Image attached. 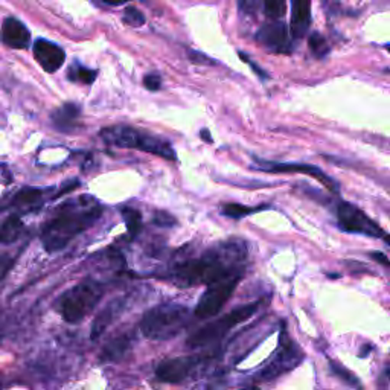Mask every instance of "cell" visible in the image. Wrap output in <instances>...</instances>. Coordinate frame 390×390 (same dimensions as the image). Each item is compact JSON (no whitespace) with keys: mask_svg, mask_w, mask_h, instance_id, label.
<instances>
[{"mask_svg":"<svg viewBox=\"0 0 390 390\" xmlns=\"http://www.w3.org/2000/svg\"><path fill=\"white\" fill-rule=\"evenodd\" d=\"M267 209V206H257V208H252V206H244V205H238V203H229V205H224L222 212L223 215L229 217V218H233V219H241L247 215L252 214H257L259 210H264Z\"/></svg>","mask_w":390,"mask_h":390,"instance_id":"44dd1931","label":"cell"},{"mask_svg":"<svg viewBox=\"0 0 390 390\" xmlns=\"http://www.w3.org/2000/svg\"><path fill=\"white\" fill-rule=\"evenodd\" d=\"M338 227L347 233H360L370 236V238H383L389 244V236L384 229L377 224L366 212H363L352 203L342 201L337 208Z\"/></svg>","mask_w":390,"mask_h":390,"instance_id":"ba28073f","label":"cell"},{"mask_svg":"<svg viewBox=\"0 0 390 390\" xmlns=\"http://www.w3.org/2000/svg\"><path fill=\"white\" fill-rule=\"evenodd\" d=\"M285 2L287 0H264L266 14L273 20H279L285 14Z\"/></svg>","mask_w":390,"mask_h":390,"instance_id":"484cf974","label":"cell"},{"mask_svg":"<svg viewBox=\"0 0 390 390\" xmlns=\"http://www.w3.org/2000/svg\"><path fill=\"white\" fill-rule=\"evenodd\" d=\"M201 139L205 140V142H209V143H212V138H210V133H209V130H201Z\"/></svg>","mask_w":390,"mask_h":390,"instance_id":"836d02e7","label":"cell"},{"mask_svg":"<svg viewBox=\"0 0 390 390\" xmlns=\"http://www.w3.org/2000/svg\"><path fill=\"white\" fill-rule=\"evenodd\" d=\"M252 168H257L258 171L270 173V174H305L316 179L319 183L325 186L331 192L338 194V185L334 179H331L319 166L308 165V164H277V162H267L264 159H255V164Z\"/></svg>","mask_w":390,"mask_h":390,"instance_id":"30bf717a","label":"cell"},{"mask_svg":"<svg viewBox=\"0 0 390 390\" xmlns=\"http://www.w3.org/2000/svg\"><path fill=\"white\" fill-rule=\"evenodd\" d=\"M34 57H36L37 63L43 67L48 73L57 72L66 62V54L64 50L52 43V41H48L40 38L34 43Z\"/></svg>","mask_w":390,"mask_h":390,"instance_id":"4fadbf2b","label":"cell"},{"mask_svg":"<svg viewBox=\"0 0 390 390\" xmlns=\"http://www.w3.org/2000/svg\"><path fill=\"white\" fill-rule=\"evenodd\" d=\"M106 293L98 281H82L67 290L58 301V311L67 324H78L95 310Z\"/></svg>","mask_w":390,"mask_h":390,"instance_id":"5b68a950","label":"cell"},{"mask_svg":"<svg viewBox=\"0 0 390 390\" xmlns=\"http://www.w3.org/2000/svg\"><path fill=\"white\" fill-rule=\"evenodd\" d=\"M247 261V245L241 240H227L215 244L200 258L175 266L166 276L169 282L180 288L212 284L232 275H244Z\"/></svg>","mask_w":390,"mask_h":390,"instance_id":"6da1fadb","label":"cell"},{"mask_svg":"<svg viewBox=\"0 0 390 390\" xmlns=\"http://www.w3.org/2000/svg\"><path fill=\"white\" fill-rule=\"evenodd\" d=\"M370 258L380 262L381 266H384V267H390V262H389V258L384 255L383 252H370Z\"/></svg>","mask_w":390,"mask_h":390,"instance_id":"1f68e13d","label":"cell"},{"mask_svg":"<svg viewBox=\"0 0 390 390\" xmlns=\"http://www.w3.org/2000/svg\"><path fill=\"white\" fill-rule=\"evenodd\" d=\"M13 264H14V258H11L10 255H5V253H0V281L6 276Z\"/></svg>","mask_w":390,"mask_h":390,"instance_id":"f546056e","label":"cell"},{"mask_svg":"<svg viewBox=\"0 0 390 390\" xmlns=\"http://www.w3.org/2000/svg\"><path fill=\"white\" fill-rule=\"evenodd\" d=\"M81 116V108L76 104H64L60 108H57L52 113V122L57 130L71 133L78 127Z\"/></svg>","mask_w":390,"mask_h":390,"instance_id":"e0dca14e","label":"cell"},{"mask_svg":"<svg viewBox=\"0 0 390 390\" xmlns=\"http://www.w3.org/2000/svg\"><path fill=\"white\" fill-rule=\"evenodd\" d=\"M152 224H156L159 227H164V229H169V227H174L177 224V219L165 210H156L154 215H152Z\"/></svg>","mask_w":390,"mask_h":390,"instance_id":"83f0119b","label":"cell"},{"mask_svg":"<svg viewBox=\"0 0 390 390\" xmlns=\"http://www.w3.org/2000/svg\"><path fill=\"white\" fill-rule=\"evenodd\" d=\"M103 210L101 203L90 195H81L64 203L41 232V241L46 252L54 253L64 249L75 236L95 224L103 215Z\"/></svg>","mask_w":390,"mask_h":390,"instance_id":"7a4b0ae2","label":"cell"},{"mask_svg":"<svg viewBox=\"0 0 390 390\" xmlns=\"http://www.w3.org/2000/svg\"><path fill=\"white\" fill-rule=\"evenodd\" d=\"M291 36L293 38H302L311 24V0H291Z\"/></svg>","mask_w":390,"mask_h":390,"instance_id":"2e32d148","label":"cell"},{"mask_svg":"<svg viewBox=\"0 0 390 390\" xmlns=\"http://www.w3.org/2000/svg\"><path fill=\"white\" fill-rule=\"evenodd\" d=\"M243 273L227 276L212 284H208V290L200 296L197 307L194 310L195 317L209 319L217 316L224 305L232 298L236 287L240 285Z\"/></svg>","mask_w":390,"mask_h":390,"instance_id":"52a82bcc","label":"cell"},{"mask_svg":"<svg viewBox=\"0 0 390 390\" xmlns=\"http://www.w3.org/2000/svg\"><path fill=\"white\" fill-rule=\"evenodd\" d=\"M22 231H23L22 219L17 215H11L3 223L2 229H0V241L5 243V244H11L17 238H19Z\"/></svg>","mask_w":390,"mask_h":390,"instance_id":"ffe728a7","label":"cell"},{"mask_svg":"<svg viewBox=\"0 0 390 390\" xmlns=\"http://www.w3.org/2000/svg\"><path fill=\"white\" fill-rule=\"evenodd\" d=\"M2 41L13 49H27L31 45V34L22 22L10 17L3 22Z\"/></svg>","mask_w":390,"mask_h":390,"instance_id":"9a60e30c","label":"cell"},{"mask_svg":"<svg viewBox=\"0 0 390 390\" xmlns=\"http://www.w3.org/2000/svg\"><path fill=\"white\" fill-rule=\"evenodd\" d=\"M104 3H110V5H115V3H124L125 0H103Z\"/></svg>","mask_w":390,"mask_h":390,"instance_id":"e575fe53","label":"cell"},{"mask_svg":"<svg viewBox=\"0 0 390 390\" xmlns=\"http://www.w3.org/2000/svg\"><path fill=\"white\" fill-rule=\"evenodd\" d=\"M143 86H145L150 92H157L162 89V78L157 73H148L143 78Z\"/></svg>","mask_w":390,"mask_h":390,"instance_id":"f1b7e54d","label":"cell"},{"mask_svg":"<svg viewBox=\"0 0 390 390\" xmlns=\"http://www.w3.org/2000/svg\"><path fill=\"white\" fill-rule=\"evenodd\" d=\"M240 57L243 58V60H245V62H247V63H249V64L252 66V69H253V71H255V72H257V73H258V75L261 76V78H262V80H266V78H268V75H267V73H266L264 71H262V69H259V66H258V64H255V63H252V62L249 60V58H247V55H245V54H243V52H241V54H240Z\"/></svg>","mask_w":390,"mask_h":390,"instance_id":"d6a6232c","label":"cell"},{"mask_svg":"<svg viewBox=\"0 0 390 390\" xmlns=\"http://www.w3.org/2000/svg\"><path fill=\"white\" fill-rule=\"evenodd\" d=\"M127 24H130V27H142L143 23H145V17L143 14L138 10V8L134 6H127L125 11H124V19H122Z\"/></svg>","mask_w":390,"mask_h":390,"instance_id":"4316f807","label":"cell"},{"mask_svg":"<svg viewBox=\"0 0 390 390\" xmlns=\"http://www.w3.org/2000/svg\"><path fill=\"white\" fill-rule=\"evenodd\" d=\"M121 214L125 219V226H127V231L131 236L139 235L140 229H142V215L139 210H136L133 208H122L121 209Z\"/></svg>","mask_w":390,"mask_h":390,"instance_id":"7402d4cb","label":"cell"},{"mask_svg":"<svg viewBox=\"0 0 390 390\" xmlns=\"http://www.w3.org/2000/svg\"><path fill=\"white\" fill-rule=\"evenodd\" d=\"M259 305H261L259 302L241 305V307L227 312L226 316L219 317L214 322H209L208 325L200 328L198 331H195L188 340H186V346L191 347V349H197V347H203L222 340L226 334H229V331L241 325L243 322L249 320L253 315H255L259 308Z\"/></svg>","mask_w":390,"mask_h":390,"instance_id":"8992f818","label":"cell"},{"mask_svg":"<svg viewBox=\"0 0 390 390\" xmlns=\"http://www.w3.org/2000/svg\"><path fill=\"white\" fill-rule=\"evenodd\" d=\"M329 369L331 372H333V375L337 377L338 380H342L345 384L347 386H351V387H357V389H361V383H360V380L355 377L351 370H347L343 364H338L335 361H331L329 363Z\"/></svg>","mask_w":390,"mask_h":390,"instance_id":"603a6c76","label":"cell"},{"mask_svg":"<svg viewBox=\"0 0 390 390\" xmlns=\"http://www.w3.org/2000/svg\"><path fill=\"white\" fill-rule=\"evenodd\" d=\"M101 138H103L108 145H113L117 148L139 150L143 152H148V154L162 157L165 160H173V162L177 160V152L168 140L151 133L134 129V127H107V129L101 131Z\"/></svg>","mask_w":390,"mask_h":390,"instance_id":"277c9868","label":"cell"},{"mask_svg":"<svg viewBox=\"0 0 390 390\" xmlns=\"http://www.w3.org/2000/svg\"><path fill=\"white\" fill-rule=\"evenodd\" d=\"M46 189L40 188H23L14 195V198L11 201V206L20 208V209H28L32 206L40 205L45 198Z\"/></svg>","mask_w":390,"mask_h":390,"instance_id":"d6986e66","label":"cell"},{"mask_svg":"<svg viewBox=\"0 0 390 390\" xmlns=\"http://www.w3.org/2000/svg\"><path fill=\"white\" fill-rule=\"evenodd\" d=\"M303 352L294 340L282 334L281 345H279L275 357L268 361L266 368H262L255 375L257 381H273L284 374L298 368L303 360Z\"/></svg>","mask_w":390,"mask_h":390,"instance_id":"9c48e42d","label":"cell"},{"mask_svg":"<svg viewBox=\"0 0 390 390\" xmlns=\"http://www.w3.org/2000/svg\"><path fill=\"white\" fill-rule=\"evenodd\" d=\"M191 311L182 303L168 302L150 308L140 320V331L150 340L165 342L179 335L189 324Z\"/></svg>","mask_w":390,"mask_h":390,"instance_id":"3957f363","label":"cell"},{"mask_svg":"<svg viewBox=\"0 0 390 390\" xmlns=\"http://www.w3.org/2000/svg\"><path fill=\"white\" fill-rule=\"evenodd\" d=\"M127 307V299L125 298H117L113 299L108 305L99 311V315L96 316L95 322L92 325V340H98V338L103 335L107 328L113 324V322L122 315V311Z\"/></svg>","mask_w":390,"mask_h":390,"instance_id":"5bb4252c","label":"cell"},{"mask_svg":"<svg viewBox=\"0 0 390 390\" xmlns=\"http://www.w3.org/2000/svg\"><path fill=\"white\" fill-rule=\"evenodd\" d=\"M96 75H98L96 71H92V69H87V67L76 64V66L71 67L69 75H67V76H69L71 81H75V82L92 84L93 81L96 80Z\"/></svg>","mask_w":390,"mask_h":390,"instance_id":"cb8c5ba5","label":"cell"},{"mask_svg":"<svg viewBox=\"0 0 390 390\" xmlns=\"http://www.w3.org/2000/svg\"><path fill=\"white\" fill-rule=\"evenodd\" d=\"M189 58L192 60V63H197V64H214V62L209 60L206 55H203L200 52H189Z\"/></svg>","mask_w":390,"mask_h":390,"instance_id":"4dcf8cb0","label":"cell"},{"mask_svg":"<svg viewBox=\"0 0 390 390\" xmlns=\"http://www.w3.org/2000/svg\"><path fill=\"white\" fill-rule=\"evenodd\" d=\"M201 363L203 359L195 357V355L168 359L159 363V366L156 368V378L160 383L180 384L201 366Z\"/></svg>","mask_w":390,"mask_h":390,"instance_id":"8fae6325","label":"cell"},{"mask_svg":"<svg viewBox=\"0 0 390 390\" xmlns=\"http://www.w3.org/2000/svg\"><path fill=\"white\" fill-rule=\"evenodd\" d=\"M131 347V337L129 334H122L120 337L113 338L112 342H108L103 352H101V361L104 363H115L120 361L124 355L130 351Z\"/></svg>","mask_w":390,"mask_h":390,"instance_id":"ac0fdd59","label":"cell"},{"mask_svg":"<svg viewBox=\"0 0 390 390\" xmlns=\"http://www.w3.org/2000/svg\"><path fill=\"white\" fill-rule=\"evenodd\" d=\"M257 38L262 46L273 50L276 54H288L291 50L290 34H288L285 23L279 20L266 23L259 29Z\"/></svg>","mask_w":390,"mask_h":390,"instance_id":"7c38bea8","label":"cell"},{"mask_svg":"<svg viewBox=\"0 0 390 390\" xmlns=\"http://www.w3.org/2000/svg\"><path fill=\"white\" fill-rule=\"evenodd\" d=\"M308 46L311 52L317 58H325L329 54V45L325 37L319 32H312L308 38Z\"/></svg>","mask_w":390,"mask_h":390,"instance_id":"d4e9b609","label":"cell"}]
</instances>
